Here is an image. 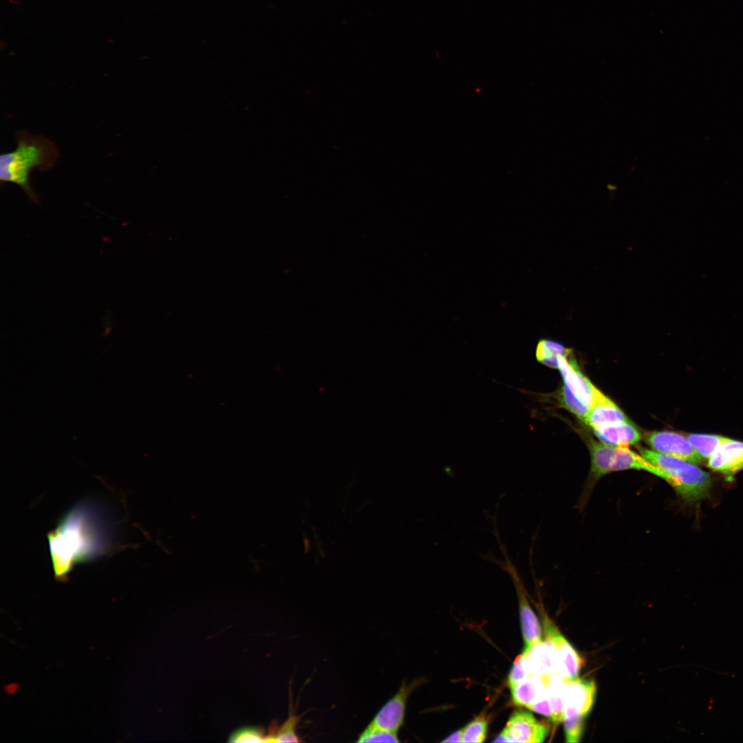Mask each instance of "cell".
Instances as JSON below:
<instances>
[{"instance_id": "20", "label": "cell", "mask_w": 743, "mask_h": 743, "mask_svg": "<svg viewBox=\"0 0 743 743\" xmlns=\"http://www.w3.org/2000/svg\"><path fill=\"white\" fill-rule=\"evenodd\" d=\"M299 717L290 711L289 717L280 727L270 728L266 734V742H299L301 740L296 733Z\"/></svg>"}, {"instance_id": "18", "label": "cell", "mask_w": 743, "mask_h": 743, "mask_svg": "<svg viewBox=\"0 0 743 743\" xmlns=\"http://www.w3.org/2000/svg\"><path fill=\"white\" fill-rule=\"evenodd\" d=\"M570 354L571 349L566 348L558 342L546 338L538 342L535 353L539 362L554 369H558L560 358L568 357Z\"/></svg>"}, {"instance_id": "6", "label": "cell", "mask_w": 743, "mask_h": 743, "mask_svg": "<svg viewBox=\"0 0 743 743\" xmlns=\"http://www.w3.org/2000/svg\"><path fill=\"white\" fill-rule=\"evenodd\" d=\"M543 625L546 640L554 646L558 653L557 674L567 680L577 678L583 666L582 658L546 615L543 616Z\"/></svg>"}, {"instance_id": "16", "label": "cell", "mask_w": 743, "mask_h": 743, "mask_svg": "<svg viewBox=\"0 0 743 743\" xmlns=\"http://www.w3.org/2000/svg\"><path fill=\"white\" fill-rule=\"evenodd\" d=\"M603 444L613 446H628L637 444L641 438L637 428L629 421L592 429Z\"/></svg>"}, {"instance_id": "14", "label": "cell", "mask_w": 743, "mask_h": 743, "mask_svg": "<svg viewBox=\"0 0 743 743\" xmlns=\"http://www.w3.org/2000/svg\"><path fill=\"white\" fill-rule=\"evenodd\" d=\"M628 420L623 411L601 391L591 407L585 423L594 429Z\"/></svg>"}, {"instance_id": "30", "label": "cell", "mask_w": 743, "mask_h": 743, "mask_svg": "<svg viewBox=\"0 0 743 743\" xmlns=\"http://www.w3.org/2000/svg\"><path fill=\"white\" fill-rule=\"evenodd\" d=\"M19 688V685L15 682L10 683L5 686L4 690L8 694H13Z\"/></svg>"}, {"instance_id": "5", "label": "cell", "mask_w": 743, "mask_h": 743, "mask_svg": "<svg viewBox=\"0 0 743 743\" xmlns=\"http://www.w3.org/2000/svg\"><path fill=\"white\" fill-rule=\"evenodd\" d=\"M504 561L494 559L495 562L510 576L515 588L519 603V610L524 647L522 654L528 653L535 645L542 641V632L539 620L531 608L521 577L510 559L504 546L500 543Z\"/></svg>"}, {"instance_id": "21", "label": "cell", "mask_w": 743, "mask_h": 743, "mask_svg": "<svg viewBox=\"0 0 743 743\" xmlns=\"http://www.w3.org/2000/svg\"><path fill=\"white\" fill-rule=\"evenodd\" d=\"M559 399L563 406L585 422L590 408L564 384L559 393Z\"/></svg>"}, {"instance_id": "8", "label": "cell", "mask_w": 743, "mask_h": 743, "mask_svg": "<svg viewBox=\"0 0 743 743\" xmlns=\"http://www.w3.org/2000/svg\"><path fill=\"white\" fill-rule=\"evenodd\" d=\"M503 730L511 742L539 743L544 741L550 727L529 711L518 709L512 713Z\"/></svg>"}, {"instance_id": "23", "label": "cell", "mask_w": 743, "mask_h": 743, "mask_svg": "<svg viewBox=\"0 0 743 743\" xmlns=\"http://www.w3.org/2000/svg\"><path fill=\"white\" fill-rule=\"evenodd\" d=\"M358 742H400L397 732L379 728L370 723L360 734Z\"/></svg>"}, {"instance_id": "15", "label": "cell", "mask_w": 743, "mask_h": 743, "mask_svg": "<svg viewBox=\"0 0 743 743\" xmlns=\"http://www.w3.org/2000/svg\"><path fill=\"white\" fill-rule=\"evenodd\" d=\"M548 676L530 674L526 677L511 689L513 703L517 707L527 708L544 698L548 695Z\"/></svg>"}, {"instance_id": "26", "label": "cell", "mask_w": 743, "mask_h": 743, "mask_svg": "<svg viewBox=\"0 0 743 743\" xmlns=\"http://www.w3.org/2000/svg\"><path fill=\"white\" fill-rule=\"evenodd\" d=\"M530 674L525 658L521 654L516 658L509 673L507 680L509 688L511 689Z\"/></svg>"}, {"instance_id": "11", "label": "cell", "mask_w": 743, "mask_h": 743, "mask_svg": "<svg viewBox=\"0 0 743 743\" xmlns=\"http://www.w3.org/2000/svg\"><path fill=\"white\" fill-rule=\"evenodd\" d=\"M707 466L731 482L743 470V442L728 438L707 461Z\"/></svg>"}, {"instance_id": "2", "label": "cell", "mask_w": 743, "mask_h": 743, "mask_svg": "<svg viewBox=\"0 0 743 743\" xmlns=\"http://www.w3.org/2000/svg\"><path fill=\"white\" fill-rule=\"evenodd\" d=\"M58 156L56 145L49 139L25 131L18 132L15 149L1 155V182L19 186L32 202L39 203V198L30 184V174L34 169H51Z\"/></svg>"}, {"instance_id": "17", "label": "cell", "mask_w": 743, "mask_h": 743, "mask_svg": "<svg viewBox=\"0 0 743 743\" xmlns=\"http://www.w3.org/2000/svg\"><path fill=\"white\" fill-rule=\"evenodd\" d=\"M565 679L558 674H553L548 678V696L549 698L554 723L563 722L565 718L563 690Z\"/></svg>"}, {"instance_id": "24", "label": "cell", "mask_w": 743, "mask_h": 743, "mask_svg": "<svg viewBox=\"0 0 743 743\" xmlns=\"http://www.w3.org/2000/svg\"><path fill=\"white\" fill-rule=\"evenodd\" d=\"M584 718L585 716L581 715H575L564 718L563 722L567 742H580L583 733Z\"/></svg>"}, {"instance_id": "25", "label": "cell", "mask_w": 743, "mask_h": 743, "mask_svg": "<svg viewBox=\"0 0 743 743\" xmlns=\"http://www.w3.org/2000/svg\"><path fill=\"white\" fill-rule=\"evenodd\" d=\"M267 736L259 727L248 726L233 732L228 741L232 742H266Z\"/></svg>"}, {"instance_id": "19", "label": "cell", "mask_w": 743, "mask_h": 743, "mask_svg": "<svg viewBox=\"0 0 743 743\" xmlns=\"http://www.w3.org/2000/svg\"><path fill=\"white\" fill-rule=\"evenodd\" d=\"M696 452L707 462L716 449L729 438L719 435L690 433L686 435Z\"/></svg>"}, {"instance_id": "29", "label": "cell", "mask_w": 743, "mask_h": 743, "mask_svg": "<svg viewBox=\"0 0 743 743\" xmlns=\"http://www.w3.org/2000/svg\"><path fill=\"white\" fill-rule=\"evenodd\" d=\"M493 742H511L504 730L493 740Z\"/></svg>"}, {"instance_id": "27", "label": "cell", "mask_w": 743, "mask_h": 743, "mask_svg": "<svg viewBox=\"0 0 743 743\" xmlns=\"http://www.w3.org/2000/svg\"><path fill=\"white\" fill-rule=\"evenodd\" d=\"M527 709H530V710H531L532 711H535V712H536L537 713H539V714H541L542 715L546 716V717L549 718L550 720L552 719V713L551 706H550V700H549V698H548V695H547V696H546L542 700H540L532 704L531 705L528 707Z\"/></svg>"}, {"instance_id": "4", "label": "cell", "mask_w": 743, "mask_h": 743, "mask_svg": "<svg viewBox=\"0 0 743 743\" xmlns=\"http://www.w3.org/2000/svg\"><path fill=\"white\" fill-rule=\"evenodd\" d=\"M589 451L591 465L581 501L583 505L588 499L596 483L610 473L634 469L663 478L660 469L627 446H613L591 440Z\"/></svg>"}, {"instance_id": "12", "label": "cell", "mask_w": 743, "mask_h": 743, "mask_svg": "<svg viewBox=\"0 0 743 743\" xmlns=\"http://www.w3.org/2000/svg\"><path fill=\"white\" fill-rule=\"evenodd\" d=\"M563 384L590 408L600 391L580 371L577 362L570 356L559 360V367Z\"/></svg>"}, {"instance_id": "9", "label": "cell", "mask_w": 743, "mask_h": 743, "mask_svg": "<svg viewBox=\"0 0 743 743\" xmlns=\"http://www.w3.org/2000/svg\"><path fill=\"white\" fill-rule=\"evenodd\" d=\"M420 683L419 680L409 684L403 682L398 692L378 711L371 723L383 729L397 732L404 722L408 697Z\"/></svg>"}, {"instance_id": "13", "label": "cell", "mask_w": 743, "mask_h": 743, "mask_svg": "<svg viewBox=\"0 0 743 743\" xmlns=\"http://www.w3.org/2000/svg\"><path fill=\"white\" fill-rule=\"evenodd\" d=\"M531 674L550 676L557 674L559 656L554 646L548 640L541 642L528 653L523 654Z\"/></svg>"}, {"instance_id": "28", "label": "cell", "mask_w": 743, "mask_h": 743, "mask_svg": "<svg viewBox=\"0 0 743 743\" xmlns=\"http://www.w3.org/2000/svg\"><path fill=\"white\" fill-rule=\"evenodd\" d=\"M463 729H459L447 736L442 742H462Z\"/></svg>"}, {"instance_id": "22", "label": "cell", "mask_w": 743, "mask_h": 743, "mask_svg": "<svg viewBox=\"0 0 743 743\" xmlns=\"http://www.w3.org/2000/svg\"><path fill=\"white\" fill-rule=\"evenodd\" d=\"M488 722L485 716H478L463 728L462 742H484L488 731Z\"/></svg>"}, {"instance_id": "7", "label": "cell", "mask_w": 743, "mask_h": 743, "mask_svg": "<svg viewBox=\"0 0 743 743\" xmlns=\"http://www.w3.org/2000/svg\"><path fill=\"white\" fill-rule=\"evenodd\" d=\"M646 442L656 452L694 464L705 462L686 436L674 431H650L645 435Z\"/></svg>"}, {"instance_id": "1", "label": "cell", "mask_w": 743, "mask_h": 743, "mask_svg": "<svg viewBox=\"0 0 743 743\" xmlns=\"http://www.w3.org/2000/svg\"><path fill=\"white\" fill-rule=\"evenodd\" d=\"M88 506H80L67 515L50 535L52 556L57 577H62L78 561L92 557L104 547Z\"/></svg>"}, {"instance_id": "3", "label": "cell", "mask_w": 743, "mask_h": 743, "mask_svg": "<svg viewBox=\"0 0 743 743\" xmlns=\"http://www.w3.org/2000/svg\"><path fill=\"white\" fill-rule=\"evenodd\" d=\"M639 453L661 471L663 480L686 502L694 503L709 495L711 477L696 464L643 447Z\"/></svg>"}, {"instance_id": "10", "label": "cell", "mask_w": 743, "mask_h": 743, "mask_svg": "<svg viewBox=\"0 0 743 743\" xmlns=\"http://www.w3.org/2000/svg\"><path fill=\"white\" fill-rule=\"evenodd\" d=\"M563 702L565 718L575 715L586 716L592 709L596 694V683L593 680L579 678L565 680Z\"/></svg>"}]
</instances>
